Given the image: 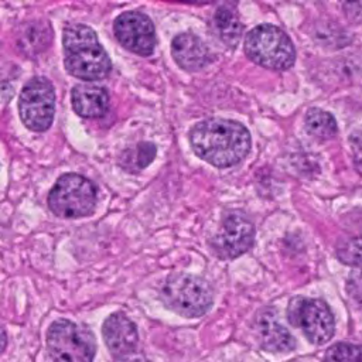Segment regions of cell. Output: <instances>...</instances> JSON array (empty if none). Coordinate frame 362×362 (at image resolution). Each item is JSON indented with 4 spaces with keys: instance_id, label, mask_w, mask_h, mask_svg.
Masks as SVG:
<instances>
[{
    "instance_id": "obj_23",
    "label": "cell",
    "mask_w": 362,
    "mask_h": 362,
    "mask_svg": "<svg viewBox=\"0 0 362 362\" xmlns=\"http://www.w3.org/2000/svg\"><path fill=\"white\" fill-rule=\"evenodd\" d=\"M182 1H189V3H197V4H202V3H211L214 0H182Z\"/></svg>"
},
{
    "instance_id": "obj_15",
    "label": "cell",
    "mask_w": 362,
    "mask_h": 362,
    "mask_svg": "<svg viewBox=\"0 0 362 362\" xmlns=\"http://www.w3.org/2000/svg\"><path fill=\"white\" fill-rule=\"evenodd\" d=\"M214 25L221 41L229 47H235L242 35V24L238 14L230 7H219L214 16Z\"/></svg>"
},
{
    "instance_id": "obj_20",
    "label": "cell",
    "mask_w": 362,
    "mask_h": 362,
    "mask_svg": "<svg viewBox=\"0 0 362 362\" xmlns=\"http://www.w3.org/2000/svg\"><path fill=\"white\" fill-rule=\"evenodd\" d=\"M325 359L328 361H359L361 359V349L358 345L348 344V342H338L328 348L325 354Z\"/></svg>"
},
{
    "instance_id": "obj_14",
    "label": "cell",
    "mask_w": 362,
    "mask_h": 362,
    "mask_svg": "<svg viewBox=\"0 0 362 362\" xmlns=\"http://www.w3.org/2000/svg\"><path fill=\"white\" fill-rule=\"evenodd\" d=\"M72 107L82 117H100L109 107V93L105 88L90 83H79L74 86Z\"/></svg>"
},
{
    "instance_id": "obj_18",
    "label": "cell",
    "mask_w": 362,
    "mask_h": 362,
    "mask_svg": "<svg viewBox=\"0 0 362 362\" xmlns=\"http://www.w3.org/2000/svg\"><path fill=\"white\" fill-rule=\"evenodd\" d=\"M157 148L153 143H139L136 147L127 148L120 154L119 164L130 171L136 173L146 168L156 157Z\"/></svg>"
},
{
    "instance_id": "obj_8",
    "label": "cell",
    "mask_w": 362,
    "mask_h": 362,
    "mask_svg": "<svg viewBox=\"0 0 362 362\" xmlns=\"http://www.w3.org/2000/svg\"><path fill=\"white\" fill-rule=\"evenodd\" d=\"M18 112L27 129L33 132H45L49 129L55 113L52 83L42 76L30 79L20 93Z\"/></svg>"
},
{
    "instance_id": "obj_4",
    "label": "cell",
    "mask_w": 362,
    "mask_h": 362,
    "mask_svg": "<svg viewBox=\"0 0 362 362\" xmlns=\"http://www.w3.org/2000/svg\"><path fill=\"white\" fill-rule=\"evenodd\" d=\"M161 301L182 317H201L214 303L211 286L192 274L177 273L165 279L160 290Z\"/></svg>"
},
{
    "instance_id": "obj_7",
    "label": "cell",
    "mask_w": 362,
    "mask_h": 362,
    "mask_svg": "<svg viewBox=\"0 0 362 362\" xmlns=\"http://www.w3.org/2000/svg\"><path fill=\"white\" fill-rule=\"evenodd\" d=\"M287 317L291 325L301 328L307 339L315 345H324L335 332V318L329 307L318 298H291Z\"/></svg>"
},
{
    "instance_id": "obj_1",
    "label": "cell",
    "mask_w": 362,
    "mask_h": 362,
    "mask_svg": "<svg viewBox=\"0 0 362 362\" xmlns=\"http://www.w3.org/2000/svg\"><path fill=\"white\" fill-rule=\"evenodd\" d=\"M194 153L218 168L236 165L250 150L247 129L229 119H206L197 123L189 132Z\"/></svg>"
},
{
    "instance_id": "obj_10",
    "label": "cell",
    "mask_w": 362,
    "mask_h": 362,
    "mask_svg": "<svg viewBox=\"0 0 362 362\" xmlns=\"http://www.w3.org/2000/svg\"><path fill=\"white\" fill-rule=\"evenodd\" d=\"M117 41L130 52L147 57L156 47V31L151 20L139 11L120 14L113 24Z\"/></svg>"
},
{
    "instance_id": "obj_5",
    "label": "cell",
    "mask_w": 362,
    "mask_h": 362,
    "mask_svg": "<svg viewBox=\"0 0 362 362\" xmlns=\"http://www.w3.org/2000/svg\"><path fill=\"white\" fill-rule=\"evenodd\" d=\"M98 191L86 177L75 173L61 175L48 195L49 209L61 218L89 215L96 204Z\"/></svg>"
},
{
    "instance_id": "obj_12",
    "label": "cell",
    "mask_w": 362,
    "mask_h": 362,
    "mask_svg": "<svg viewBox=\"0 0 362 362\" xmlns=\"http://www.w3.org/2000/svg\"><path fill=\"white\" fill-rule=\"evenodd\" d=\"M255 329L260 346L267 352H290L296 346V341L290 331L279 322L273 310H263L256 317Z\"/></svg>"
},
{
    "instance_id": "obj_17",
    "label": "cell",
    "mask_w": 362,
    "mask_h": 362,
    "mask_svg": "<svg viewBox=\"0 0 362 362\" xmlns=\"http://www.w3.org/2000/svg\"><path fill=\"white\" fill-rule=\"evenodd\" d=\"M305 130L320 140L332 139L337 134V122L329 112L311 107L305 113Z\"/></svg>"
},
{
    "instance_id": "obj_3",
    "label": "cell",
    "mask_w": 362,
    "mask_h": 362,
    "mask_svg": "<svg viewBox=\"0 0 362 362\" xmlns=\"http://www.w3.org/2000/svg\"><path fill=\"white\" fill-rule=\"evenodd\" d=\"M245 52L255 64L274 71L288 69L296 61V49L290 37L272 24H262L249 31Z\"/></svg>"
},
{
    "instance_id": "obj_21",
    "label": "cell",
    "mask_w": 362,
    "mask_h": 362,
    "mask_svg": "<svg viewBox=\"0 0 362 362\" xmlns=\"http://www.w3.org/2000/svg\"><path fill=\"white\" fill-rule=\"evenodd\" d=\"M351 17L358 18L361 16V0H339Z\"/></svg>"
},
{
    "instance_id": "obj_19",
    "label": "cell",
    "mask_w": 362,
    "mask_h": 362,
    "mask_svg": "<svg viewBox=\"0 0 362 362\" xmlns=\"http://www.w3.org/2000/svg\"><path fill=\"white\" fill-rule=\"evenodd\" d=\"M359 238H351L342 240L337 246V256L338 259L351 266H359L361 263V250H359Z\"/></svg>"
},
{
    "instance_id": "obj_2",
    "label": "cell",
    "mask_w": 362,
    "mask_h": 362,
    "mask_svg": "<svg viewBox=\"0 0 362 362\" xmlns=\"http://www.w3.org/2000/svg\"><path fill=\"white\" fill-rule=\"evenodd\" d=\"M62 45L64 64L72 76L83 81H98L110 72V58L90 27L83 24L68 25L62 34Z\"/></svg>"
},
{
    "instance_id": "obj_11",
    "label": "cell",
    "mask_w": 362,
    "mask_h": 362,
    "mask_svg": "<svg viewBox=\"0 0 362 362\" xmlns=\"http://www.w3.org/2000/svg\"><path fill=\"white\" fill-rule=\"evenodd\" d=\"M105 344L115 359H127L137 349V329L133 321L122 313L109 315L102 325Z\"/></svg>"
},
{
    "instance_id": "obj_13",
    "label": "cell",
    "mask_w": 362,
    "mask_h": 362,
    "mask_svg": "<svg viewBox=\"0 0 362 362\" xmlns=\"http://www.w3.org/2000/svg\"><path fill=\"white\" fill-rule=\"evenodd\" d=\"M171 52L175 62L187 71H199L212 59L205 42L192 33L178 34L173 40Z\"/></svg>"
},
{
    "instance_id": "obj_16",
    "label": "cell",
    "mask_w": 362,
    "mask_h": 362,
    "mask_svg": "<svg viewBox=\"0 0 362 362\" xmlns=\"http://www.w3.org/2000/svg\"><path fill=\"white\" fill-rule=\"evenodd\" d=\"M51 41V30L42 21H34L23 28L18 37V47L27 55H34L44 51Z\"/></svg>"
},
{
    "instance_id": "obj_9",
    "label": "cell",
    "mask_w": 362,
    "mask_h": 362,
    "mask_svg": "<svg viewBox=\"0 0 362 362\" xmlns=\"http://www.w3.org/2000/svg\"><path fill=\"white\" fill-rule=\"evenodd\" d=\"M255 239V228L242 212L228 214L212 239V250L219 259H235L247 252Z\"/></svg>"
},
{
    "instance_id": "obj_22",
    "label": "cell",
    "mask_w": 362,
    "mask_h": 362,
    "mask_svg": "<svg viewBox=\"0 0 362 362\" xmlns=\"http://www.w3.org/2000/svg\"><path fill=\"white\" fill-rule=\"evenodd\" d=\"M6 345H7V337L4 329L0 327V354L6 349Z\"/></svg>"
},
{
    "instance_id": "obj_6",
    "label": "cell",
    "mask_w": 362,
    "mask_h": 362,
    "mask_svg": "<svg viewBox=\"0 0 362 362\" xmlns=\"http://www.w3.org/2000/svg\"><path fill=\"white\" fill-rule=\"evenodd\" d=\"M48 354L54 361L89 362L95 358L93 334L69 320H57L47 332Z\"/></svg>"
}]
</instances>
